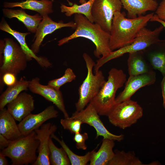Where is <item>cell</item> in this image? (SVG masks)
I'll return each instance as SVG.
<instances>
[{
    "instance_id": "cell-33",
    "label": "cell",
    "mask_w": 165,
    "mask_h": 165,
    "mask_svg": "<svg viewBox=\"0 0 165 165\" xmlns=\"http://www.w3.org/2000/svg\"><path fill=\"white\" fill-rule=\"evenodd\" d=\"M16 76L14 74L10 73L4 74L2 79H0V90H2L4 84L8 86L14 84L17 80Z\"/></svg>"
},
{
    "instance_id": "cell-31",
    "label": "cell",
    "mask_w": 165,
    "mask_h": 165,
    "mask_svg": "<svg viewBox=\"0 0 165 165\" xmlns=\"http://www.w3.org/2000/svg\"><path fill=\"white\" fill-rule=\"evenodd\" d=\"M60 122L64 129L69 130L72 134H75L81 131V125L83 123L79 119L69 117L61 119Z\"/></svg>"
},
{
    "instance_id": "cell-2",
    "label": "cell",
    "mask_w": 165,
    "mask_h": 165,
    "mask_svg": "<svg viewBox=\"0 0 165 165\" xmlns=\"http://www.w3.org/2000/svg\"><path fill=\"white\" fill-rule=\"evenodd\" d=\"M74 22L76 24L75 31L69 36L58 42V45L61 46L70 41L79 37H83L91 41L95 45L96 49L94 54L100 58L106 56L112 51L109 45L110 33L104 30L98 24L90 22L82 14H75Z\"/></svg>"
},
{
    "instance_id": "cell-12",
    "label": "cell",
    "mask_w": 165,
    "mask_h": 165,
    "mask_svg": "<svg viewBox=\"0 0 165 165\" xmlns=\"http://www.w3.org/2000/svg\"><path fill=\"white\" fill-rule=\"evenodd\" d=\"M28 89L32 93L39 95L52 102L62 112L64 118L69 117L65 108L62 93L60 90H57L48 85L42 84L38 77L33 78L30 81Z\"/></svg>"
},
{
    "instance_id": "cell-13",
    "label": "cell",
    "mask_w": 165,
    "mask_h": 165,
    "mask_svg": "<svg viewBox=\"0 0 165 165\" xmlns=\"http://www.w3.org/2000/svg\"><path fill=\"white\" fill-rule=\"evenodd\" d=\"M58 112L53 105H50L37 114L31 113L18 124L23 136L27 135L39 127L48 120L57 117Z\"/></svg>"
},
{
    "instance_id": "cell-18",
    "label": "cell",
    "mask_w": 165,
    "mask_h": 165,
    "mask_svg": "<svg viewBox=\"0 0 165 165\" xmlns=\"http://www.w3.org/2000/svg\"><path fill=\"white\" fill-rule=\"evenodd\" d=\"M143 51L153 69L165 76V39H160Z\"/></svg>"
},
{
    "instance_id": "cell-9",
    "label": "cell",
    "mask_w": 165,
    "mask_h": 165,
    "mask_svg": "<svg viewBox=\"0 0 165 165\" xmlns=\"http://www.w3.org/2000/svg\"><path fill=\"white\" fill-rule=\"evenodd\" d=\"M122 6L120 0H95L91 9L94 23L110 33L114 15Z\"/></svg>"
},
{
    "instance_id": "cell-27",
    "label": "cell",
    "mask_w": 165,
    "mask_h": 165,
    "mask_svg": "<svg viewBox=\"0 0 165 165\" xmlns=\"http://www.w3.org/2000/svg\"><path fill=\"white\" fill-rule=\"evenodd\" d=\"M113 158L107 165H144L133 151L127 152L115 149Z\"/></svg>"
},
{
    "instance_id": "cell-16",
    "label": "cell",
    "mask_w": 165,
    "mask_h": 165,
    "mask_svg": "<svg viewBox=\"0 0 165 165\" xmlns=\"http://www.w3.org/2000/svg\"><path fill=\"white\" fill-rule=\"evenodd\" d=\"M34 101L31 94L22 92L7 105V109L15 120L20 122L34 110Z\"/></svg>"
},
{
    "instance_id": "cell-26",
    "label": "cell",
    "mask_w": 165,
    "mask_h": 165,
    "mask_svg": "<svg viewBox=\"0 0 165 165\" xmlns=\"http://www.w3.org/2000/svg\"><path fill=\"white\" fill-rule=\"evenodd\" d=\"M95 0H89L86 3L79 5L74 3L72 6H67L61 4L60 7L61 12L64 13L67 16H71L75 14H82L90 22L93 23L94 20L91 14V9Z\"/></svg>"
},
{
    "instance_id": "cell-10",
    "label": "cell",
    "mask_w": 165,
    "mask_h": 165,
    "mask_svg": "<svg viewBox=\"0 0 165 165\" xmlns=\"http://www.w3.org/2000/svg\"><path fill=\"white\" fill-rule=\"evenodd\" d=\"M99 116L93 105L89 103L83 110L75 112L72 117L80 120L83 123L87 124L93 127L96 132V138L102 136L103 138L112 139L119 142L123 140L124 135H117L110 132L104 125Z\"/></svg>"
},
{
    "instance_id": "cell-29",
    "label": "cell",
    "mask_w": 165,
    "mask_h": 165,
    "mask_svg": "<svg viewBox=\"0 0 165 165\" xmlns=\"http://www.w3.org/2000/svg\"><path fill=\"white\" fill-rule=\"evenodd\" d=\"M52 137L49 141V160L52 165H71L69 159L64 149L57 147L53 143Z\"/></svg>"
},
{
    "instance_id": "cell-35",
    "label": "cell",
    "mask_w": 165,
    "mask_h": 165,
    "mask_svg": "<svg viewBox=\"0 0 165 165\" xmlns=\"http://www.w3.org/2000/svg\"><path fill=\"white\" fill-rule=\"evenodd\" d=\"M11 140L7 139L0 134V149L2 150L6 148L9 145Z\"/></svg>"
},
{
    "instance_id": "cell-38",
    "label": "cell",
    "mask_w": 165,
    "mask_h": 165,
    "mask_svg": "<svg viewBox=\"0 0 165 165\" xmlns=\"http://www.w3.org/2000/svg\"><path fill=\"white\" fill-rule=\"evenodd\" d=\"M6 156L0 152V165H8V161Z\"/></svg>"
},
{
    "instance_id": "cell-4",
    "label": "cell",
    "mask_w": 165,
    "mask_h": 165,
    "mask_svg": "<svg viewBox=\"0 0 165 165\" xmlns=\"http://www.w3.org/2000/svg\"><path fill=\"white\" fill-rule=\"evenodd\" d=\"M34 131L29 134L11 141L7 147L0 152L11 160L12 165H32L37 159L39 141Z\"/></svg>"
},
{
    "instance_id": "cell-22",
    "label": "cell",
    "mask_w": 165,
    "mask_h": 165,
    "mask_svg": "<svg viewBox=\"0 0 165 165\" xmlns=\"http://www.w3.org/2000/svg\"><path fill=\"white\" fill-rule=\"evenodd\" d=\"M16 121L7 109L0 110V134L9 140H14L23 136Z\"/></svg>"
},
{
    "instance_id": "cell-25",
    "label": "cell",
    "mask_w": 165,
    "mask_h": 165,
    "mask_svg": "<svg viewBox=\"0 0 165 165\" xmlns=\"http://www.w3.org/2000/svg\"><path fill=\"white\" fill-rule=\"evenodd\" d=\"M30 81L21 77L16 83L9 86L0 96V110L16 98L21 93L29 88Z\"/></svg>"
},
{
    "instance_id": "cell-7",
    "label": "cell",
    "mask_w": 165,
    "mask_h": 165,
    "mask_svg": "<svg viewBox=\"0 0 165 165\" xmlns=\"http://www.w3.org/2000/svg\"><path fill=\"white\" fill-rule=\"evenodd\" d=\"M143 115V109L137 102L131 99L116 103L107 116L109 122L122 129L137 122Z\"/></svg>"
},
{
    "instance_id": "cell-8",
    "label": "cell",
    "mask_w": 165,
    "mask_h": 165,
    "mask_svg": "<svg viewBox=\"0 0 165 165\" xmlns=\"http://www.w3.org/2000/svg\"><path fill=\"white\" fill-rule=\"evenodd\" d=\"M4 40L5 44L3 62L0 68V79L7 73L17 76L26 68L29 61L20 45L11 38H5Z\"/></svg>"
},
{
    "instance_id": "cell-32",
    "label": "cell",
    "mask_w": 165,
    "mask_h": 165,
    "mask_svg": "<svg viewBox=\"0 0 165 165\" xmlns=\"http://www.w3.org/2000/svg\"><path fill=\"white\" fill-rule=\"evenodd\" d=\"M88 138V134L86 132H80L75 134L73 140L76 142V147L79 149L86 150L87 148L85 142Z\"/></svg>"
},
{
    "instance_id": "cell-34",
    "label": "cell",
    "mask_w": 165,
    "mask_h": 165,
    "mask_svg": "<svg viewBox=\"0 0 165 165\" xmlns=\"http://www.w3.org/2000/svg\"><path fill=\"white\" fill-rule=\"evenodd\" d=\"M158 18L165 22V0H162L155 11Z\"/></svg>"
},
{
    "instance_id": "cell-23",
    "label": "cell",
    "mask_w": 165,
    "mask_h": 165,
    "mask_svg": "<svg viewBox=\"0 0 165 165\" xmlns=\"http://www.w3.org/2000/svg\"><path fill=\"white\" fill-rule=\"evenodd\" d=\"M127 65L129 76L145 74L153 71L143 51L128 53Z\"/></svg>"
},
{
    "instance_id": "cell-40",
    "label": "cell",
    "mask_w": 165,
    "mask_h": 165,
    "mask_svg": "<svg viewBox=\"0 0 165 165\" xmlns=\"http://www.w3.org/2000/svg\"><path fill=\"white\" fill-rule=\"evenodd\" d=\"M66 1L68 2L69 5H70V6H72L73 5V3L70 1L69 0H66Z\"/></svg>"
},
{
    "instance_id": "cell-21",
    "label": "cell",
    "mask_w": 165,
    "mask_h": 165,
    "mask_svg": "<svg viewBox=\"0 0 165 165\" xmlns=\"http://www.w3.org/2000/svg\"><path fill=\"white\" fill-rule=\"evenodd\" d=\"M4 16L9 19L15 18L21 22L30 33H35L43 17L39 13L29 15L23 10L5 8L2 9Z\"/></svg>"
},
{
    "instance_id": "cell-6",
    "label": "cell",
    "mask_w": 165,
    "mask_h": 165,
    "mask_svg": "<svg viewBox=\"0 0 165 165\" xmlns=\"http://www.w3.org/2000/svg\"><path fill=\"white\" fill-rule=\"evenodd\" d=\"M82 57L85 62L87 73L85 79L79 86V98L75 104L76 111L83 110L96 96L106 82L103 72L99 70L93 73V68L96 63L91 57L84 53Z\"/></svg>"
},
{
    "instance_id": "cell-15",
    "label": "cell",
    "mask_w": 165,
    "mask_h": 165,
    "mask_svg": "<svg viewBox=\"0 0 165 165\" xmlns=\"http://www.w3.org/2000/svg\"><path fill=\"white\" fill-rule=\"evenodd\" d=\"M42 17L35 33L34 42L31 46V49L36 54L39 53L40 46L46 35L63 28L70 27L75 29L76 27V24L72 21L67 23L62 21L57 22L52 20L48 15Z\"/></svg>"
},
{
    "instance_id": "cell-14",
    "label": "cell",
    "mask_w": 165,
    "mask_h": 165,
    "mask_svg": "<svg viewBox=\"0 0 165 165\" xmlns=\"http://www.w3.org/2000/svg\"><path fill=\"white\" fill-rule=\"evenodd\" d=\"M57 126L48 122L43 124L40 128L34 131L36 138L39 141L38 155L36 161L32 165H50L49 141L51 135L57 130Z\"/></svg>"
},
{
    "instance_id": "cell-39",
    "label": "cell",
    "mask_w": 165,
    "mask_h": 165,
    "mask_svg": "<svg viewBox=\"0 0 165 165\" xmlns=\"http://www.w3.org/2000/svg\"><path fill=\"white\" fill-rule=\"evenodd\" d=\"M79 2L82 4L86 3V0H79Z\"/></svg>"
},
{
    "instance_id": "cell-30",
    "label": "cell",
    "mask_w": 165,
    "mask_h": 165,
    "mask_svg": "<svg viewBox=\"0 0 165 165\" xmlns=\"http://www.w3.org/2000/svg\"><path fill=\"white\" fill-rule=\"evenodd\" d=\"M76 78V76L73 70L70 68H68L62 77L50 80L47 85L57 90H60L62 86L67 83L72 82L75 80Z\"/></svg>"
},
{
    "instance_id": "cell-5",
    "label": "cell",
    "mask_w": 165,
    "mask_h": 165,
    "mask_svg": "<svg viewBox=\"0 0 165 165\" xmlns=\"http://www.w3.org/2000/svg\"><path fill=\"white\" fill-rule=\"evenodd\" d=\"M164 28L161 24L153 30L146 27L143 28L139 32L133 42L130 44L118 50L112 51L107 56L100 57L94 67V73L108 61L118 58L126 53L143 51L153 44L160 39L159 37Z\"/></svg>"
},
{
    "instance_id": "cell-11",
    "label": "cell",
    "mask_w": 165,
    "mask_h": 165,
    "mask_svg": "<svg viewBox=\"0 0 165 165\" xmlns=\"http://www.w3.org/2000/svg\"><path fill=\"white\" fill-rule=\"evenodd\" d=\"M156 80V74L154 71L145 74L129 76L125 83L124 90L116 97V103L130 99L131 97L139 89L154 84Z\"/></svg>"
},
{
    "instance_id": "cell-24",
    "label": "cell",
    "mask_w": 165,
    "mask_h": 165,
    "mask_svg": "<svg viewBox=\"0 0 165 165\" xmlns=\"http://www.w3.org/2000/svg\"><path fill=\"white\" fill-rule=\"evenodd\" d=\"M113 140L103 138L98 151H94L90 161V165H107L115 155L113 149L115 145Z\"/></svg>"
},
{
    "instance_id": "cell-19",
    "label": "cell",
    "mask_w": 165,
    "mask_h": 165,
    "mask_svg": "<svg viewBox=\"0 0 165 165\" xmlns=\"http://www.w3.org/2000/svg\"><path fill=\"white\" fill-rule=\"evenodd\" d=\"M127 11V17L134 18L143 15L148 11H155L158 6L156 0H120Z\"/></svg>"
},
{
    "instance_id": "cell-37",
    "label": "cell",
    "mask_w": 165,
    "mask_h": 165,
    "mask_svg": "<svg viewBox=\"0 0 165 165\" xmlns=\"http://www.w3.org/2000/svg\"><path fill=\"white\" fill-rule=\"evenodd\" d=\"M150 21L157 22L160 23L163 26L164 28L165 29V22L159 19L156 14H154L152 17Z\"/></svg>"
},
{
    "instance_id": "cell-17",
    "label": "cell",
    "mask_w": 165,
    "mask_h": 165,
    "mask_svg": "<svg viewBox=\"0 0 165 165\" xmlns=\"http://www.w3.org/2000/svg\"><path fill=\"white\" fill-rule=\"evenodd\" d=\"M0 29L10 34L16 38L27 55L29 61L33 58L43 68H48L51 67L52 64L47 58L37 56L27 45L25 40L26 37L31 33L30 32L22 33L12 29L3 17L0 23Z\"/></svg>"
},
{
    "instance_id": "cell-36",
    "label": "cell",
    "mask_w": 165,
    "mask_h": 165,
    "mask_svg": "<svg viewBox=\"0 0 165 165\" xmlns=\"http://www.w3.org/2000/svg\"><path fill=\"white\" fill-rule=\"evenodd\" d=\"M163 77L161 82V88L163 99V105L165 109V76Z\"/></svg>"
},
{
    "instance_id": "cell-28",
    "label": "cell",
    "mask_w": 165,
    "mask_h": 165,
    "mask_svg": "<svg viewBox=\"0 0 165 165\" xmlns=\"http://www.w3.org/2000/svg\"><path fill=\"white\" fill-rule=\"evenodd\" d=\"M54 133L51 135V137L57 141L64 149L69 159L71 165H86L90 161L94 151L97 147L92 151L87 152L84 156H79L74 153L69 148L63 139H60Z\"/></svg>"
},
{
    "instance_id": "cell-3",
    "label": "cell",
    "mask_w": 165,
    "mask_h": 165,
    "mask_svg": "<svg viewBox=\"0 0 165 165\" xmlns=\"http://www.w3.org/2000/svg\"><path fill=\"white\" fill-rule=\"evenodd\" d=\"M108 80L98 94L90 101L100 116H107L116 104V94L118 90L123 86L126 75L121 69H111Z\"/></svg>"
},
{
    "instance_id": "cell-1",
    "label": "cell",
    "mask_w": 165,
    "mask_h": 165,
    "mask_svg": "<svg viewBox=\"0 0 165 165\" xmlns=\"http://www.w3.org/2000/svg\"><path fill=\"white\" fill-rule=\"evenodd\" d=\"M154 15L152 13L132 19L126 17L124 12L115 13L110 32L109 45L111 50L113 51L132 43Z\"/></svg>"
},
{
    "instance_id": "cell-20",
    "label": "cell",
    "mask_w": 165,
    "mask_h": 165,
    "mask_svg": "<svg viewBox=\"0 0 165 165\" xmlns=\"http://www.w3.org/2000/svg\"><path fill=\"white\" fill-rule=\"evenodd\" d=\"M53 2L52 0H26L20 2H4L3 7L6 8L19 7L36 11L43 16L53 12Z\"/></svg>"
}]
</instances>
